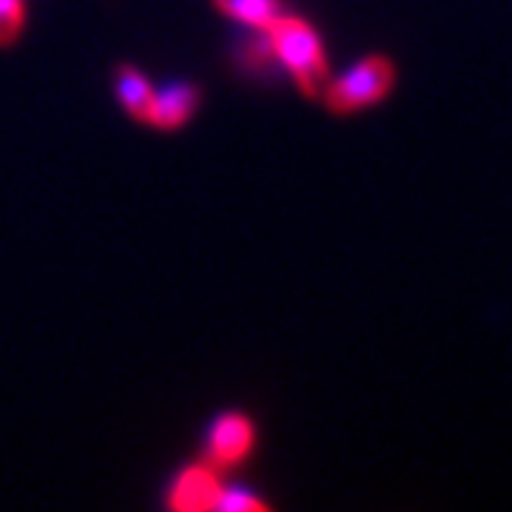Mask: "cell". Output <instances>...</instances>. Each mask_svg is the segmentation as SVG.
<instances>
[{
    "label": "cell",
    "mask_w": 512,
    "mask_h": 512,
    "mask_svg": "<svg viewBox=\"0 0 512 512\" xmlns=\"http://www.w3.org/2000/svg\"><path fill=\"white\" fill-rule=\"evenodd\" d=\"M254 444V427L239 413H228L214 421L208 433V464L211 467H231L239 458L248 456Z\"/></svg>",
    "instance_id": "3"
},
{
    "label": "cell",
    "mask_w": 512,
    "mask_h": 512,
    "mask_svg": "<svg viewBox=\"0 0 512 512\" xmlns=\"http://www.w3.org/2000/svg\"><path fill=\"white\" fill-rule=\"evenodd\" d=\"M228 18L242 20L256 29H268L276 18H282V3L279 0H214Z\"/></svg>",
    "instance_id": "7"
},
{
    "label": "cell",
    "mask_w": 512,
    "mask_h": 512,
    "mask_svg": "<svg viewBox=\"0 0 512 512\" xmlns=\"http://www.w3.org/2000/svg\"><path fill=\"white\" fill-rule=\"evenodd\" d=\"M393 80H396L393 63L382 55H370L359 66H353L350 72L342 74L333 86L328 83L325 100H328L330 109L339 111V114L359 111L379 103L384 94L393 89Z\"/></svg>",
    "instance_id": "2"
},
{
    "label": "cell",
    "mask_w": 512,
    "mask_h": 512,
    "mask_svg": "<svg viewBox=\"0 0 512 512\" xmlns=\"http://www.w3.org/2000/svg\"><path fill=\"white\" fill-rule=\"evenodd\" d=\"M26 0H0V46L15 43L23 29Z\"/></svg>",
    "instance_id": "8"
},
{
    "label": "cell",
    "mask_w": 512,
    "mask_h": 512,
    "mask_svg": "<svg viewBox=\"0 0 512 512\" xmlns=\"http://www.w3.org/2000/svg\"><path fill=\"white\" fill-rule=\"evenodd\" d=\"M214 510L220 512H259L268 510L265 501H259L256 495H251L248 490H220L217 495V504Z\"/></svg>",
    "instance_id": "9"
},
{
    "label": "cell",
    "mask_w": 512,
    "mask_h": 512,
    "mask_svg": "<svg viewBox=\"0 0 512 512\" xmlns=\"http://www.w3.org/2000/svg\"><path fill=\"white\" fill-rule=\"evenodd\" d=\"M194 109H197V89L188 83H171L154 92L148 123H154L157 128H177L183 126Z\"/></svg>",
    "instance_id": "5"
},
{
    "label": "cell",
    "mask_w": 512,
    "mask_h": 512,
    "mask_svg": "<svg viewBox=\"0 0 512 512\" xmlns=\"http://www.w3.org/2000/svg\"><path fill=\"white\" fill-rule=\"evenodd\" d=\"M114 89H117V100L123 103V109L134 117L148 123L151 114V100H154V89L143 74L131 66H120L114 74Z\"/></svg>",
    "instance_id": "6"
},
{
    "label": "cell",
    "mask_w": 512,
    "mask_h": 512,
    "mask_svg": "<svg viewBox=\"0 0 512 512\" xmlns=\"http://www.w3.org/2000/svg\"><path fill=\"white\" fill-rule=\"evenodd\" d=\"M274 55L291 69L293 80L308 97H319L328 89V60L322 40L313 32L305 20L299 18H276L268 29Z\"/></svg>",
    "instance_id": "1"
},
{
    "label": "cell",
    "mask_w": 512,
    "mask_h": 512,
    "mask_svg": "<svg viewBox=\"0 0 512 512\" xmlns=\"http://www.w3.org/2000/svg\"><path fill=\"white\" fill-rule=\"evenodd\" d=\"M220 490V481H217L211 467H188L183 476L177 478V484H174L171 507L180 512L214 510Z\"/></svg>",
    "instance_id": "4"
}]
</instances>
